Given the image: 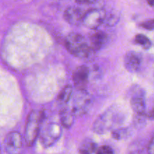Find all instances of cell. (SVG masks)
Returning <instances> with one entry per match:
<instances>
[{
    "mask_svg": "<svg viewBox=\"0 0 154 154\" xmlns=\"http://www.w3.org/2000/svg\"><path fill=\"white\" fill-rule=\"evenodd\" d=\"M108 41V35L106 33L102 31L96 32L91 35L90 37V47L93 52L102 49Z\"/></svg>",
    "mask_w": 154,
    "mask_h": 154,
    "instance_id": "12",
    "label": "cell"
},
{
    "mask_svg": "<svg viewBox=\"0 0 154 154\" xmlns=\"http://www.w3.org/2000/svg\"><path fill=\"white\" fill-rule=\"evenodd\" d=\"M123 120L124 116L119 108L111 106L96 119L93 123V131L99 135L105 134L118 128Z\"/></svg>",
    "mask_w": 154,
    "mask_h": 154,
    "instance_id": "1",
    "label": "cell"
},
{
    "mask_svg": "<svg viewBox=\"0 0 154 154\" xmlns=\"http://www.w3.org/2000/svg\"><path fill=\"white\" fill-rule=\"evenodd\" d=\"M44 114L38 111H32L27 117L24 140L26 146L32 147L39 136L41 124L43 120Z\"/></svg>",
    "mask_w": 154,
    "mask_h": 154,
    "instance_id": "3",
    "label": "cell"
},
{
    "mask_svg": "<svg viewBox=\"0 0 154 154\" xmlns=\"http://www.w3.org/2000/svg\"><path fill=\"white\" fill-rule=\"evenodd\" d=\"M129 134V130L126 128H116L112 130V137L117 140L123 139L126 138Z\"/></svg>",
    "mask_w": 154,
    "mask_h": 154,
    "instance_id": "17",
    "label": "cell"
},
{
    "mask_svg": "<svg viewBox=\"0 0 154 154\" xmlns=\"http://www.w3.org/2000/svg\"><path fill=\"white\" fill-rule=\"evenodd\" d=\"M78 3H81V4H84V3H89V4H91V3L96 2L97 0H75Z\"/></svg>",
    "mask_w": 154,
    "mask_h": 154,
    "instance_id": "22",
    "label": "cell"
},
{
    "mask_svg": "<svg viewBox=\"0 0 154 154\" xmlns=\"http://www.w3.org/2000/svg\"><path fill=\"white\" fill-rule=\"evenodd\" d=\"M105 16H106V12L103 9H91L84 13L82 23L87 28L96 29L102 24H103Z\"/></svg>",
    "mask_w": 154,
    "mask_h": 154,
    "instance_id": "7",
    "label": "cell"
},
{
    "mask_svg": "<svg viewBox=\"0 0 154 154\" xmlns=\"http://www.w3.org/2000/svg\"><path fill=\"white\" fill-rule=\"evenodd\" d=\"M90 71L85 66L77 68L73 73V81L77 90H86L89 80Z\"/></svg>",
    "mask_w": 154,
    "mask_h": 154,
    "instance_id": "10",
    "label": "cell"
},
{
    "mask_svg": "<svg viewBox=\"0 0 154 154\" xmlns=\"http://www.w3.org/2000/svg\"><path fill=\"white\" fill-rule=\"evenodd\" d=\"M147 153H148V154H154L153 138H151V140L150 141V143H149L148 147H147Z\"/></svg>",
    "mask_w": 154,
    "mask_h": 154,
    "instance_id": "21",
    "label": "cell"
},
{
    "mask_svg": "<svg viewBox=\"0 0 154 154\" xmlns=\"http://www.w3.org/2000/svg\"><path fill=\"white\" fill-rule=\"evenodd\" d=\"M119 20V17L117 14H110L109 15L105 16V21H104L103 24H105L108 26H113L115 25Z\"/></svg>",
    "mask_w": 154,
    "mask_h": 154,
    "instance_id": "18",
    "label": "cell"
},
{
    "mask_svg": "<svg viewBox=\"0 0 154 154\" xmlns=\"http://www.w3.org/2000/svg\"><path fill=\"white\" fill-rule=\"evenodd\" d=\"M130 104L134 112L138 116L146 114L145 93L139 86H134L130 91Z\"/></svg>",
    "mask_w": 154,
    "mask_h": 154,
    "instance_id": "6",
    "label": "cell"
},
{
    "mask_svg": "<svg viewBox=\"0 0 154 154\" xmlns=\"http://www.w3.org/2000/svg\"><path fill=\"white\" fill-rule=\"evenodd\" d=\"M147 3H148V5L150 6H151V7H153V5H154V0H147Z\"/></svg>",
    "mask_w": 154,
    "mask_h": 154,
    "instance_id": "23",
    "label": "cell"
},
{
    "mask_svg": "<svg viewBox=\"0 0 154 154\" xmlns=\"http://www.w3.org/2000/svg\"><path fill=\"white\" fill-rule=\"evenodd\" d=\"M72 95H73V88L71 86H67L62 90L57 98V102L62 108H66V105L70 102Z\"/></svg>",
    "mask_w": 154,
    "mask_h": 154,
    "instance_id": "14",
    "label": "cell"
},
{
    "mask_svg": "<svg viewBox=\"0 0 154 154\" xmlns=\"http://www.w3.org/2000/svg\"><path fill=\"white\" fill-rule=\"evenodd\" d=\"M96 154H114V152H113L112 148L109 146L104 145L98 149Z\"/></svg>",
    "mask_w": 154,
    "mask_h": 154,
    "instance_id": "19",
    "label": "cell"
},
{
    "mask_svg": "<svg viewBox=\"0 0 154 154\" xmlns=\"http://www.w3.org/2000/svg\"><path fill=\"white\" fill-rule=\"evenodd\" d=\"M0 154H1V148H0Z\"/></svg>",
    "mask_w": 154,
    "mask_h": 154,
    "instance_id": "24",
    "label": "cell"
},
{
    "mask_svg": "<svg viewBox=\"0 0 154 154\" xmlns=\"http://www.w3.org/2000/svg\"><path fill=\"white\" fill-rule=\"evenodd\" d=\"M72 108L70 111L75 117H81L87 114L92 103L90 95L86 90H78L72 96Z\"/></svg>",
    "mask_w": 154,
    "mask_h": 154,
    "instance_id": "4",
    "label": "cell"
},
{
    "mask_svg": "<svg viewBox=\"0 0 154 154\" xmlns=\"http://www.w3.org/2000/svg\"><path fill=\"white\" fill-rule=\"evenodd\" d=\"M135 43L138 45H141L143 48L147 50L150 49L152 46L151 41L147 38V36L143 34H138L135 38Z\"/></svg>",
    "mask_w": 154,
    "mask_h": 154,
    "instance_id": "16",
    "label": "cell"
},
{
    "mask_svg": "<svg viewBox=\"0 0 154 154\" xmlns=\"http://www.w3.org/2000/svg\"><path fill=\"white\" fill-rule=\"evenodd\" d=\"M4 146L8 154H21L23 149V141L20 134L11 132L6 135Z\"/></svg>",
    "mask_w": 154,
    "mask_h": 154,
    "instance_id": "8",
    "label": "cell"
},
{
    "mask_svg": "<svg viewBox=\"0 0 154 154\" xmlns=\"http://www.w3.org/2000/svg\"><path fill=\"white\" fill-rule=\"evenodd\" d=\"M65 46L71 54L80 59L88 58L93 53L85 38L79 33L68 35L65 38Z\"/></svg>",
    "mask_w": 154,
    "mask_h": 154,
    "instance_id": "2",
    "label": "cell"
},
{
    "mask_svg": "<svg viewBox=\"0 0 154 154\" xmlns=\"http://www.w3.org/2000/svg\"><path fill=\"white\" fill-rule=\"evenodd\" d=\"M141 26L147 30H153L154 28V21L153 19L147 20L141 23Z\"/></svg>",
    "mask_w": 154,
    "mask_h": 154,
    "instance_id": "20",
    "label": "cell"
},
{
    "mask_svg": "<svg viewBox=\"0 0 154 154\" xmlns=\"http://www.w3.org/2000/svg\"><path fill=\"white\" fill-rule=\"evenodd\" d=\"M75 115L72 114L70 109L66 108H62L60 111V121H61V126L66 129H69L72 127L75 121Z\"/></svg>",
    "mask_w": 154,
    "mask_h": 154,
    "instance_id": "13",
    "label": "cell"
},
{
    "mask_svg": "<svg viewBox=\"0 0 154 154\" xmlns=\"http://www.w3.org/2000/svg\"><path fill=\"white\" fill-rule=\"evenodd\" d=\"M62 126L57 123H50L40 131L41 143L45 147L54 145L61 137Z\"/></svg>",
    "mask_w": 154,
    "mask_h": 154,
    "instance_id": "5",
    "label": "cell"
},
{
    "mask_svg": "<svg viewBox=\"0 0 154 154\" xmlns=\"http://www.w3.org/2000/svg\"><path fill=\"white\" fill-rule=\"evenodd\" d=\"M96 145L90 138L84 140L79 147V154H93L96 152Z\"/></svg>",
    "mask_w": 154,
    "mask_h": 154,
    "instance_id": "15",
    "label": "cell"
},
{
    "mask_svg": "<svg viewBox=\"0 0 154 154\" xmlns=\"http://www.w3.org/2000/svg\"><path fill=\"white\" fill-rule=\"evenodd\" d=\"M142 55L139 52L131 51L126 53L124 57V66L126 70L132 73L138 72L142 64Z\"/></svg>",
    "mask_w": 154,
    "mask_h": 154,
    "instance_id": "9",
    "label": "cell"
},
{
    "mask_svg": "<svg viewBox=\"0 0 154 154\" xmlns=\"http://www.w3.org/2000/svg\"><path fill=\"white\" fill-rule=\"evenodd\" d=\"M85 12L78 7H69L66 10L64 18L69 23L78 26L82 23L83 17Z\"/></svg>",
    "mask_w": 154,
    "mask_h": 154,
    "instance_id": "11",
    "label": "cell"
}]
</instances>
